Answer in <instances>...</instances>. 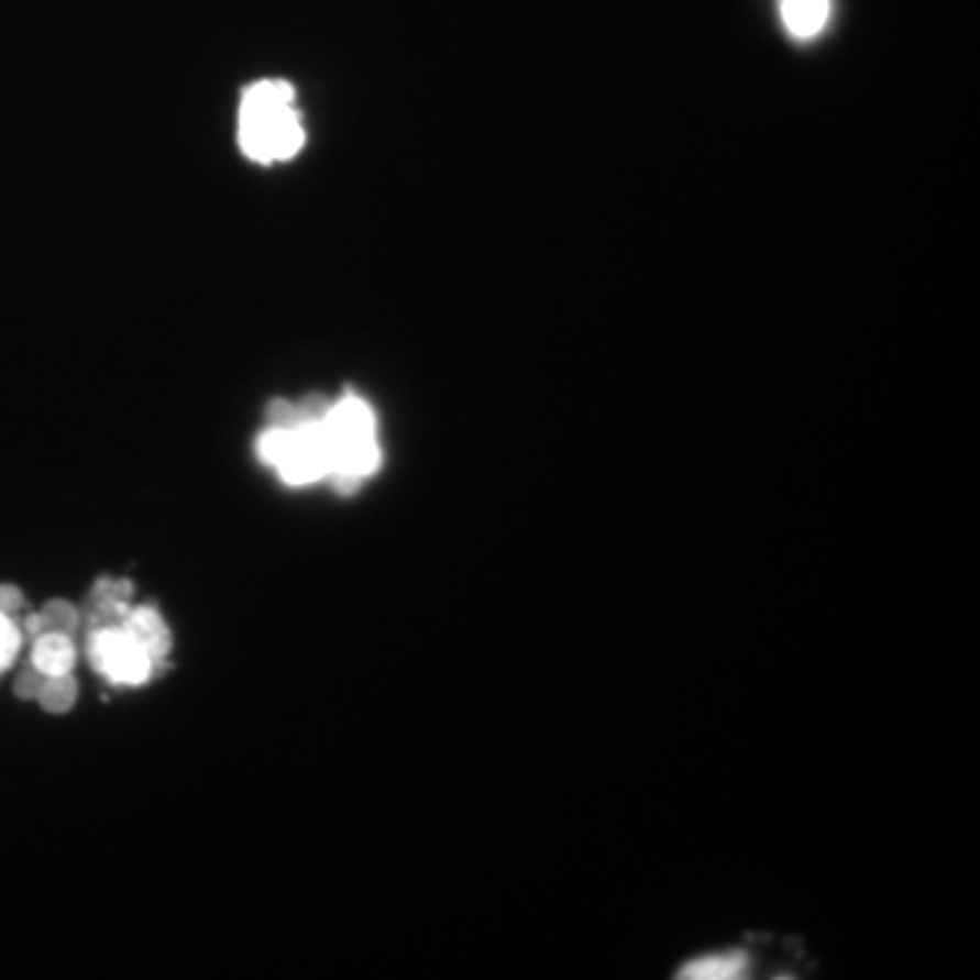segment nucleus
<instances>
[{
    "instance_id": "nucleus-12",
    "label": "nucleus",
    "mask_w": 980,
    "mask_h": 980,
    "mask_svg": "<svg viewBox=\"0 0 980 980\" xmlns=\"http://www.w3.org/2000/svg\"><path fill=\"white\" fill-rule=\"evenodd\" d=\"M131 592H134V588H131V583L123 581V577H101V581L96 583V588H93V597L96 599H123V602H129Z\"/></svg>"
},
{
    "instance_id": "nucleus-2",
    "label": "nucleus",
    "mask_w": 980,
    "mask_h": 980,
    "mask_svg": "<svg viewBox=\"0 0 980 980\" xmlns=\"http://www.w3.org/2000/svg\"><path fill=\"white\" fill-rule=\"evenodd\" d=\"M327 431L332 444V483L352 493L368 474L379 469L382 452L376 441V417L357 395H343L327 409Z\"/></svg>"
},
{
    "instance_id": "nucleus-5",
    "label": "nucleus",
    "mask_w": 980,
    "mask_h": 980,
    "mask_svg": "<svg viewBox=\"0 0 980 980\" xmlns=\"http://www.w3.org/2000/svg\"><path fill=\"white\" fill-rule=\"evenodd\" d=\"M779 11H782V22L790 36L810 42L828 25L830 0H782Z\"/></svg>"
},
{
    "instance_id": "nucleus-9",
    "label": "nucleus",
    "mask_w": 980,
    "mask_h": 980,
    "mask_svg": "<svg viewBox=\"0 0 980 980\" xmlns=\"http://www.w3.org/2000/svg\"><path fill=\"white\" fill-rule=\"evenodd\" d=\"M738 970H744L741 956L725 954V956H711V959H703L701 965H692L690 970H686V976L690 978H736Z\"/></svg>"
},
{
    "instance_id": "nucleus-14",
    "label": "nucleus",
    "mask_w": 980,
    "mask_h": 980,
    "mask_svg": "<svg viewBox=\"0 0 980 980\" xmlns=\"http://www.w3.org/2000/svg\"><path fill=\"white\" fill-rule=\"evenodd\" d=\"M22 629H25V632L31 635V640H36L38 635H44V629H42V618H38V613H33V616H27V618H25V624H22Z\"/></svg>"
},
{
    "instance_id": "nucleus-13",
    "label": "nucleus",
    "mask_w": 980,
    "mask_h": 980,
    "mask_svg": "<svg viewBox=\"0 0 980 980\" xmlns=\"http://www.w3.org/2000/svg\"><path fill=\"white\" fill-rule=\"evenodd\" d=\"M22 605H25V597H22L20 588L11 586V583H0V613L14 616V613L22 610Z\"/></svg>"
},
{
    "instance_id": "nucleus-4",
    "label": "nucleus",
    "mask_w": 980,
    "mask_h": 980,
    "mask_svg": "<svg viewBox=\"0 0 980 980\" xmlns=\"http://www.w3.org/2000/svg\"><path fill=\"white\" fill-rule=\"evenodd\" d=\"M125 632L142 646V651L151 657V662H164L166 653L172 649V635L166 629L164 618L158 616L153 607H136L129 613V621H125Z\"/></svg>"
},
{
    "instance_id": "nucleus-11",
    "label": "nucleus",
    "mask_w": 980,
    "mask_h": 980,
    "mask_svg": "<svg viewBox=\"0 0 980 980\" xmlns=\"http://www.w3.org/2000/svg\"><path fill=\"white\" fill-rule=\"evenodd\" d=\"M44 681H47V675H44L42 670L31 662L20 675H16L14 695L22 697V701H36L38 692H42V686H44Z\"/></svg>"
},
{
    "instance_id": "nucleus-10",
    "label": "nucleus",
    "mask_w": 980,
    "mask_h": 980,
    "mask_svg": "<svg viewBox=\"0 0 980 980\" xmlns=\"http://www.w3.org/2000/svg\"><path fill=\"white\" fill-rule=\"evenodd\" d=\"M20 646H22L20 627L11 621V616H3V613H0V673L14 662Z\"/></svg>"
},
{
    "instance_id": "nucleus-8",
    "label": "nucleus",
    "mask_w": 980,
    "mask_h": 980,
    "mask_svg": "<svg viewBox=\"0 0 980 980\" xmlns=\"http://www.w3.org/2000/svg\"><path fill=\"white\" fill-rule=\"evenodd\" d=\"M42 618V629L44 632H60L71 638L74 629L79 627V610L71 605V602H63V599H53L49 605H44V610L38 613Z\"/></svg>"
},
{
    "instance_id": "nucleus-7",
    "label": "nucleus",
    "mask_w": 980,
    "mask_h": 980,
    "mask_svg": "<svg viewBox=\"0 0 980 980\" xmlns=\"http://www.w3.org/2000/svg\"><path fill=\"white\" fill-rule=\"evenodd\" d=\"M77 692H79L77 681H74L71 673L47 675V681H44L36 701L42 703V708L49 711V714H66V711L77 703Z\"/></svg>"
},
{
    "instance_id": "nucleus-6",
    "label": "nucleus",
    "mask_w": 980,
    "mask_h": 980,
    "mask_svg": "<svg viewBox=\"0 0 980 980\" xmlns=\"http://www.w3.org/2000/svg\"><path fill=\"white\" fill-rule=\"evenodd\" d=\"M74 659H77V649H74V643L68 635L44 632L33 640L31 662L36 664L44 675L71 673Z\"/></svg>"
},
{
    "instance_id": "nucleus-1",
    "label": "nucleus",
    "mask_w": 980,
    "mask_h": 980,
    "mask_svg": "<svg viewBox=\"0 0 980 980\" xmlns=\"http://www.w3.org/2000/svg\"><path fill=\"white\" fill-rule=\"evenodd\" d=\"M302 123L295 109V90L280 79L251 85L240 107V145L254 162H286L302 147Z\"/></svg>"
},
{
    "instance_id": "nucleus-3",
    "label": "nucleus",
    "mask_w": 980,
    "mask_h": 980,
    "mask_svg": "<svg viewBox=\"0 0 980 980\" xmlns=\"http://www.w3.org/2000/svg\"><path fill=\"white\" fill-rule=\"evenodd\" d=\"M88 657L90 664L114 684L136 686L153 675L151 657L123 627L93 629L88 635Z\"/></svg>"
}]
</instances>
